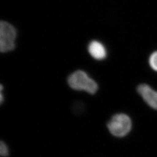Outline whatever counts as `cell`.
Here are the masks:
<instances>
[{"label":"cell","instance_id":"obj_2","mask_svg":"<svg viewBox=\"0 0 157 157\" xmlns=\"http://www.w3.org/2000/svg\"><path fill=\"white\" fill-rule=\"evenodd\" d=\"M132 121L124 113H118L112 117L107 124V128L111 135L122 137L128 135L132 129Z\"/></svg>","mask_w":157,"mask_h":157},{"label":"cell","instance_id":"obj_3","mask_svg":"<svg viewBox=\"0 0 157 157\" xmlns=\"http://www.w3.org/2000/svg\"><path fill=\"white\" fill-rule=\"evenodd\" d=\"M17 32L14 27L6 21L0 23V50L1 52H7L15 48V40Z\"/></svg>","mask_w":157,"mask_h":157},{"label":"cell","instance_id":"obj_5","mask_svg":"<svg viewBox=\"0 0 157 157\" xmlns=\"http://www.w3.org/2000/svg\"><path fill=\"white\" fill-rule=\"evenodd\" d=\"M88 51L90 56L96 60H102L107 56V50L105 47L97 41H93L90 43Z\"/></svg>","mask_w":157,"mask_h":157},{"label":"cell","instance_id":"obj_4","mask_svg":"<svg viewBox=\"0 0 157 157\" xmlns=\"http://www.w3.org/2000/svg\"><path fill=\"white\" fill-rule=\"evenodd\" d=\"M139 94L150 107L157 110V91L146 84H141L137 87Z\"/></svg>","mask_w":157,"mask_h":157},{"label":"cell","instance_id":"obj_6","mask_svg":"<svg viewBox=\"0 0 157 157\" xmlns=\"http://www.w3.org/2000/svg\"><path fill=\"white\" fill-rule=\"evenodd\" d=\"M149 64L154 71L157 72V51L151 54L149 58Z\"/></svg>","mask_w":157,"mask_h":157},{"label":"cell","instance_id":"obj_7","mask_svg":"<svg viewBox=\"0 0 157 157\" xmlns=\"http://www.w3.org/2000/svg\"><path fill=\"white\" fill-rule=\"evenodd\" d=\"M0 154L2 157H6L9 155V148L7 145L3 141L1 142Z\"/></svg>","mask_w":157,"mask_h":157},{"label":"cell","instance_id":"obj_1","mask_svg":"<svg viewBox=\"0 0 157 157\" xmlns=\"http://www.w3.org/2000/svg\"><path fill=\"white\" fill-rule=\"evenodd\" d=\"M67 83L73 90L84 91L91 94H94L98 89V86L95 80L91 78L87 73L80 70L69 75Z\"/></svg>","mask_w":157,"mask_h":157}]
</instances>
